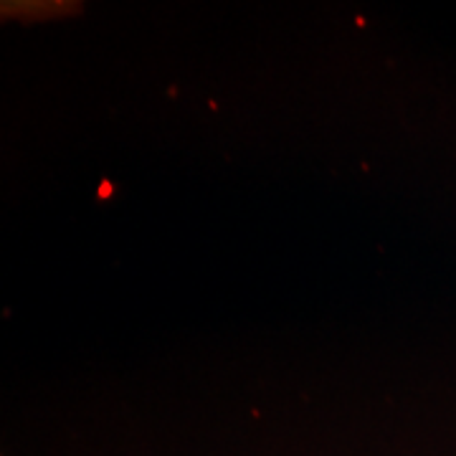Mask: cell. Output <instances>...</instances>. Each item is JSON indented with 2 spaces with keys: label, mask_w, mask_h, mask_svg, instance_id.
I'll list each match as a JSON object with an SVG mask.
<instances>
[]
</instances>
